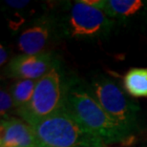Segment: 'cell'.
<instances>
[{"instance_id": "obj_1", "label": "cell", "mask_w": 147, "mask_h": 147, "mask_svg": "<svg viewBox=\"0 0 147 147\" xmlns=\"http://www.w3.org/2000/svg\"><path fill=\"white\" fill-rule=\"evenodd\" d=\"M64 108L108 146L127 142L131 136L106 113L92 94L80 86L68 84Z\"/></svg>"}, {"instance_id": "obj_2", "label": "cell", "mask_w": 147, "mask_h": 147, "mask_svg": "<svg viewBox=\"0 0 147 147\" xmlns=\"http://www.w3.org/2000/svg\"><path fill=\"white\" fill-rule=\"evenodd\" d=\"M31 127L36 135L37 147H109L74 119L65 108L33 123Z\"/></svg>"}, {"instance_id": "obj_3", "label": "cell", "mask_w": 147, "mask_h": 147, "mask_svg": "<svg viewBox=\"0 0 147 147\" xmlns=\"http://www.w3.org/2000/svg\"><path fill=\"white\" fill-rule=\"evenodd\" d=\"M67 89L68 84L65 83L59 68L55 65L36 81L30 102L16 110V113L30 125L53 116L64 108Z\"/></svg>"}, {"instance_id": "obj_4", "label": "cell", "mask_w": 147, "mask_h": 147, "mask_svg": "<svg viewBox=\"0 0 147 147\" xmlns=\"http://www.w3.org/2000/svg\"><path fill=\"white\" fill-rule=\"evenodd\" d=\"M90 93L112 119L129 134L132 135L137 130L140 107L128 98L119 85L108 78H99L92 82Z\"/></svg>"}, {"instance_id": "obj_5", "label": "cell", "mask_w": 147, "mask_h": 147, "mask_svg": "<svg viewBox=\"0 0 147 147\" xmlns=\"http://www.w3.org/2000/svg\"><path fill=\"white\" fill-rule=\"evenodd\" d=\"M113 26L110 17L99 9L76 1L66 21V33L71 37H96L107 34Z\"/></svg>"}, {"instance_id": "obj_6", "label": "cell", "mask_w": 147, "mask_h": 147, "mask_svg": "<svg viewBox=\"0 0 147 147\" xmlns=\"http://www.w3.org/2000/svg\"><path fill=\"white\" fill-rule=\"evenodd\" d=\"M57 65L52 53L45 52L36 55L21 54L11 58L5 73L10 78L38 80Z\"/></svg>"}, {"instance_id": "obj_7", "label": "cell", "mask_w": 147, "mask_h": 147, "mask_svg": "<svg viewBox=\"0 0 147 147\" xmlns=\"http://www.w3.org/2000/svg\"><path fill=\"white\" fill-rule=\"evenodd\" d=\"M57 32V24L55 18L43 16L34 20L31 26L22 32L17 45L22 54L36 55L45 53Z\"/></svg>"}, {"instance_id": "obj_8", "label": "cell", "mask_w": 147, "mask_h": 147, "mask_svg": "<svg viewBox=\"0 0 147 147\" xmlns=\"http://www.w3.org/2000/svg\"><path fill=\"white\" fill-rule=\"evenodd\" d=\"M0 126V147H37L33 128L24 120L1 119Z\"/></svg>"}, {"instance_id": "obj_9", "label": "cell", "mask_w": 147, "mask_h": 147, "mask_svg": "<svg viewBox=\"0 0 147 147\" xmlns=\"http://www.w3.org/2000/svg\"><path fill=\"white\" fill-rule=\"evenodd\" d=\"M143 5L140 0H105L102 11L110 18H124L137 13Z\"/></svg>"}, {"instance_id": "obj_10", "label": "cell", "mask_w": 147, "mask_h": 147, "mask_svg": "<svg viewBox=\"0 0 147 147\" xmlns=\"http://www.w3.org/2000/svg\"><path fill=\"white\" fill-rule=\"evenodd\" d=\"M125 90L136 98H147V68H133L125 74Z\"/></svg>"}, {"instance_id": "obj_11", "label": "cell", "mask_w": 147, "mask_h": 147, "mask_svg": "<svg viewBox=\"0 0 147 147\" xmlns=\"http://www.w3.org/2000/svg\"><path fill=\"white\" fill-rule=\"evenodd\" d=\"M36 81L31 79H18L13 84L10 93L16 110L25 107L30 102L34 95Z\"/></svg>"}, {"instance_id": "obj_12", "label": "cell", "mask_w": 147, "mask_h": 147, "mask_svg": "<svg viewBox=\"0 0 147 147\" xmlns=\"http://www.w3.org/2000/svg\"><path fill=\"white\" fill-rule=\"evenodd\" d=\"M13 107H14V104L11 93H9L5 89H1L0 91V113H1L2 119H10L8 113Z\"/></svg>"}, {"instance_id": "obj_13", "label": "cell", "mask_w": 147, "mask_h": 147, "mask_svg": "<svg viewBox=\"0 0 147 147\" xmlns=\"http://www.w3.org/2000/svg\"><path fill=\"white\" fill-rule=\"evenodd\" d=\"M8 58V53H7V50L5 49V47L2 45H0V64L3 65L6 60Z\"/></svg>"}, {"instance_id": "obj_14", "label": "cell", "mask_w": 147, "mask_h": 147, "mask_svg": "<svg viewBox=\"0 0 147 147\" xmlns=\"http://www.w3.org/2000/svg\"><path fill=\"white\" fill-rule=\"evenodd\" d=\"M8 5L14 8H22L29 4V1H6Z\"/></svg>"}]
</instances>
